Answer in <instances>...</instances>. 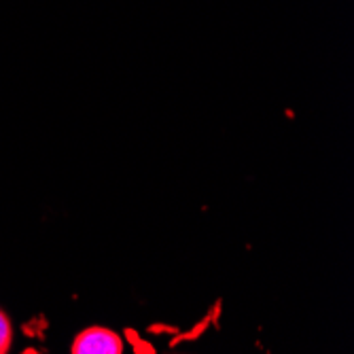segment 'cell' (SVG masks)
<instances>
[{
	"label": "cell",
	"mask_w": 354,
	"mask_h": 354,
	"mask_svg": "<svg viewBox=\"0 0 354 354\" xmlns=\"http://www.w3.org/2000/svg\"><path fill=\"white\" fill-rule=\"evenodd\" d=\"M73 354H123V339L106 327H89L73 342Z\"/></svg>",
	"instance_id": "obj_1"
},
{
	"label": "cell",
	"mask_w": 354,
	"mask_h": 354,
	"mask_svg": "<svg viewBox=\"0 0 354 354\" xmlns=\"http://www.w3.org/2000/svg\"><path fill=\"white\" fill-rule=\"evenodd\" d=\"M11 339H13V329L7 314L0 310V354H7L11 348Z\"/></svg>",
	"instance_id": "obj_2"
}]
</instances>
